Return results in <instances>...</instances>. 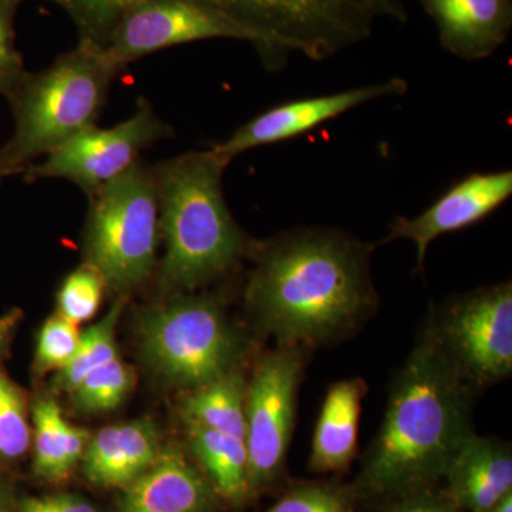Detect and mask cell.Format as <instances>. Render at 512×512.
<instances>
[{"label": "cell", "mask_w": 512, "mask_h": 512, "mask_svg": "<svg viewBox=\"0 0 512 512\" xmlns=\"http://www.w3.org/2000/svg\"><path fill=\"white\" fill-rule=\"evenodd\" d=\"M379 245L323 227L256 241L244 301L258 332L312 350L355 335L379 306L370 269Z\"/></svg>", "instance_id": "1"}, {"label": "cell", "mask_w": 512, "mask_h": 512, "mask_svg": "<svg viewBox=\"0 0 512 512\" xmlns=\"http://www.w3.org/2000/svg\"><path fill=\"white\" fill-rule=\"evenodd\" d=\"M474 396L476 390L424 323L390 384L386 412L363 458L355 493L382 500L439 483L474 431Z\"/></svg>", "instance_id": "2"}, {"label": "cell", "mask_w": 512, "mask_h": 512, "mask_svg": "<svg viewBox=\"0 0 512 512\" xmlns=\"http://www.w3.org/2000/svg\"><path fill=\"white\" fill-rule=\"evenodd\" d=\"M229 164L208 148L151 165L165 248L157 285L165 296L197 292L251 256L256 241L225 201L222 177Z\"/></svg>", "instance_id": "3"}, {"label": "cell", "mask_w": 512, "mask_h": 512, "mask_svg": "<svg viewBox=\"0 0 512 512\" xmlns=\"http://www.w3.org/2000/svg\"><path fill=\"white\" fill-rule=\"evenodd\" d=\"M120 73L103 47L82 39L46 69L26 72L6 96L13 133L0 147L2 173L22 174L37 158L97 124Z\"/></svg>", "instance_id": "4"}, {"label": "cell", "mask_w": 512, "mask_h": 512, "mask_svg": "<svg viewBox=\"0 0 512 512\" xmlns=\"http://www.w3.org/2000/svg\"><path fill=\"white\" fill-rule=\"evenodd\" d=\"M140 355L168 386L195 389L244 369L251 350L245 333L229 319L224 303L210 293H178L141 313Z\"/></svg>", "instance_id": "5"}, {"label": "cell", "mask_w": 512, "mask_h": 512, "mask_svg": "<svg viewBox=\"0 0 512 512\" xmlns=\"http://www.w3.org/2000/svg\"><path fill=\"white\" fill-rule=\"evenodd\" d=\"M87 198L83 262L100 272L107 289L126 296L157 266L160 212L151 165L138 160Z\"/></svg>", "instance_id": "6"}, {"label": "cell", "mask_w": 512, "mask_h": 512, "mask_svg": "<svg viewBox=\"0 0 512 512\" xmlns=\"http://www.w3.org/2000/svg\"><path fill=\"white\" fill-rule=\"evenodd\" d=\"M211 39L249 43L268 70L282 69L292 56L275 37L204 0L138 2L121 16L101 47L123 72L128 64L168 47Z\"/></svg>", "instance_id": "7"}, {"label": "cell", "mask_w": 512, "mask_h": 512, "mask_svg": "<svg viewBox=\"0 0 512 512\" xmlns=\"http://www.w3.org/2000/svg\"><path fill=\"white\" fill-rule=\"evenodd\" d=\"M426 322L444 355L476 393L511 376L510 281L453 296L431 308Z\"/></svg>", "instance_id": "8"}, {"label": "cell", "mask_w": 512, "mask_h": 512, "mask_svg": "<svg viewBox=\"0 0 512 512\" xmlns=\"http://www.w3.org/2000/svg\"><path fill=\"white\" fill-rule=\"evenodd\" d=\"M313 350L276 345L256 359L245 393V446L251 493L282 476L291 447L298 394Z\"/></svg>", "instance_id": "9"}, {"label": "cell", "mask_w": 512, "mask_h": 512, "mask_svg": "<svg viewBox=\"0 0 512 512\" xmlns=\"http://www.w3.org/2000/svg\"><path fill=\"white\" fill-rule=\"evenodd\" d=\"M174 133L151 101L138 97L136 109L128 119L107 128L97 124L86 128L39 163L28 165L22 173L23 180L69 181L90 197L133 167L144 150L174 137Z\"/></svg>", "instance_id": "10"}, {"label": "cell", "mask_w": 512, "mask_h": 512, "mask_svg": "<svg viewBox=\"0 0 512 512\" xmlns=\"http://www.w3.org/2000/svg\"><path fill=\"white\" fill-rule=\"evenodd\" d=\"M264 30L313 62L372 35L375 16L352 0H204Z\"/></svg>", "instance_id": "11"}, {"label": "cell", "mask_w": 512, "mask_h": 512, "mask_svg": "<svg viewBox=\"0 0 512 512\" xmlns=\"http://www.w3.org/2000/svg\"><path fill=\"white\" fill-rule=\"evenodd\" d=\"M407 89L409 84L406 80L393 77L386 82L367 84L345 92L278 104L242 124L231 136L211 148L231 163L239 154L302 136L326 121L336 119L370 101L403 96Z\"/></svg>", "instance_id": "12"}, {"label": "cell", "mask_w": 512, "mask_h": 512, "mask_svg": "<svg viewBox=\"0 0 512 512\" xmlns=\"http://www.w3.org/2000/svg\"><path fill=\"white\" fill-rule=\"evenodd\" d=\"M511 195L512 171L470 174L417 217H397L382 244L394 239L412 241L417 252V271L423 272L431 242L484 220Z\"/></svg>", "instance_id": "13"}, {"label": "cell", "mask_w": 512, "mask_h": 512, "mask_svg": "<svg viewBox=\"0 0 512 512\" xmlns=\"http://www.w3.org/2000/svg\"><path fill=\"white\" fill-rule=\"evenodd\" d=\"M220 500L183 451L167 447L153 466L124 488L119 512H215Z\"/></svg>", "instance_id": "14"}, {"label": "cell", "mask_w": 512, "mask_h": 512, "mask_svg": "<svg viewBox=\"0 0 512 512\" xmlns=\"http://www.w3.org/2000/svg\"><path fill=\"white\" fill-rule=\"evenodd\" d=\"M443 494L464 512H488L512 491L510 444L468 434L444 471Z\"/></svg>", "instance_id": "15"}, {"label": "cell", "mask_w": 512, "mask_h": 512, "mask_svg": "<svg viewBox=\"0 0 512 512\" xmlns=\"http://www.w3.org/2000/svg\"><path fill=\"white\" fill-rule=\"evenodd\" d=\"M436 23L441 46L464 60L493 55L512 28V0H419Z\"/></svg>", "instance_id": "16"}, {"label": "cell", "mask_w": 512, "mask_h": 512, "mask_svg": "<svg viewBox=\"0 0 512 512\" xmlns=\"http://www.w3.org/2000/svg\"><path fill=\"white\" fill-rule=\"evenodd\" d=\"M156 424L148 419L107 426L90 437L82 463L84 477L104 488H126L160 456Z\"/></svg>", "instance_id": "17"}, {"label": "cell", "mask_w": 512, "mask_h": 512, "mask_svg": "<svg viewBox=\"0 0 512 512\" xmlns=\"http://www.w3.org/2000/svg\"><path fill=\"white\" fill-rule=\"evenodd\" d=\"M367 389L362 377L339 380L329 387L313 431L309 456L313 473H345L356 460Z\"/></svg>", "instance_id": "18"}, {"label": "cell", "mask_w": 512, "mask_h": 512, "mask_svg": "<svg viewBox=\"0 0 512 512\" xmlns=\"http://www.w3.org/2000/svg\"><path fill=\"white\" fill-rule=\"evenodd\" d=\"M33 470L49 483H60L82 461L89 444V431L64 419L52 399L36 400L32 406Z\"/></svg>", "instance_id": "19"}, {"label": "cell", "mask_w": 512, "mask_h": 512, "mask_svg": "<svg viewBox=\"0 0 512 512\" xmlns=\"http://www.w3.org/2000/svg\"><path fill=\"white\" fill-rule=\"evenodd\" d=\"M184 426L188 448L221 500L245 503L252 494L245 441L194 423Z\"/></svg>", "instance_id": "20"}, {"label": "cell", "mask_w": 512, "mask_h": 512, "mask_svg": "<svg viewBox=\"0 0 512 512\" xmlns=\"http://www.w3.org/2000/svg\"><path fill=\"white\" fill-rule=\"evenodd\" d=\"M247 380L244 369H237L188 390L180 409L184 423L198 424L245 441Z\"/></svg>", "instance_id": "21"}, {"label": "cell", "mask_w": 512, "mask_h": 512, "mask_svg": "<svg viewBox=\"0 0 512 512\" xmlns=\"http://www.w3.org/2000/svg\"><path fill=\"white\" fill-rule=\"evenodd\" d=\"M126 303V296H120L103 319L82 332L72 360L53 377L52 387L56 392L72 393L84 377L119 356L116 329Z\"/></svg>", "instance_id": "22"}, {"label": "cell", "mask_w": 512, "mask_h": 512, "mask_svg": "<svg viewBox=\"0 0 512 512\" xmlns=\"http://www.w3.org/2000/svg\"><path fill=\"white\" fill-rule=\"evenodd\" d=\"M133 369L119 356L84 377L73 390V404L80 413L111 412L119 407L133 389Z\"/></svg>", "instance_id": "23"}, {"label": "cell", "mask_w": 512, "mask_h": 512, "mask_svg": "<svg viewBox=\"0 0 512 512\" xmlns=\"http://www.w3.org/2000/svg\"><path fill=\"white\" fill-rule=\"evenodd\" d=\"M30 421L25 390L0 369V463H15L28 453Z\"/></svg>", "instance_id": "24"}, {"label": "cell", "mask_w": 512, "mask_h": 512, "mask_svg": "<svg viewBox=\"0 0 512 512\" xmlns=\"http://www.w3.org/2000/svg\"><path fill=\"white\" fill-rule=\"evenodd\" d=\"M107 285L94 266L82 262L63 279L57 292V315L74 325L96 316Z\"/></svg>", "instance_id": "25"}, {"label": "cell", "mask_w": 512, "mask_h": 512, "mask_svg": "<svg viewBox=\"0 0 512 512\" xmlns=\"http://www.w3.org/2000/svg\"><path fill=\"white\" fill-rule=\"evenodd\" d=\"M70 16L80 39L103 46L128 9L143 0H50Z\"/></svg>", "instance_id": "26"}, {"label": "cell", "mask_w": 512, "mask_h": 512, "mask_svg": "<svg viewBox=\"0 0 512 512\" xmlns=\"http://www.w3.org/2000/svg\"><path fill=\"white\" fill-rule=\"evenodd\" d=\"M80 332L77 325L60 315L47 319L37 336L33 372L36 376L60 372L72 360L79 348Z\"/></svg>", "instance_id": "27"}, {"label": "cell", "mask_w": 512, "mask_h": 512, "mask_svg": "<svg viewBox=\"0 0 512 512\" xmlns=\"http://www.w3.org/2000/svg\"><path fill=\"white\" fill-rule=\"evenodd\" d=\"M264 512H356L352 494L336 485L301 483L293 485Z\"/></svg>", "instance_id": "28"}, {"label": "cell", "mask_w": 512, "mask_h": 512, "mask_svg": "<svg viewBox=\"0 0 512 512\" xmlns=\"http://www.w3.org/2000/svg\"><path fill=\"white\" fill-rule=\"evenodd\" d=\"M25 0H0V96H8L28 72L16 47L15 19Z\"/></svg>", "instance_id": "29"}, {"label": "cell", "mask_w": 512, "mask_h": 512, "mask_svg": "<svg viewBox=\"0 0 512 512\" xmlns=\"http://www.w3.org/2000/svg\"><path fill=\"white\" fill-rule=\"evenodd\" d=\"M379 512H464L434 487L382 498Z\"/></svg>", "instance_id": "30"}, {"label": "cell", "mask_w": 512, "mask_h": 512, "mask_svg": "<svg viewBox=\"0 0 512 512\" xmlns=\"http://www.w3.org/2000/svg\"><path fill=\"white\" fill-rule=\"evenodd\" d=\"M20 512H97L92 504L77 495L57 494L29 497L20 501Z\"/></svg>", "instance_id": "31"}, {"label": "cell", "mask_w": 512, "mask_h": 512, "mask_svg": "<svg viewBox=\"0 0 512 512\" xmlns=\"http://www.w3.org/2000/svg\"><path fill=\"white\" fill-rule=\"evenodd\" d=\"M352 2L369 10L375 18H389L400 23L407 20L403 0H352Z\"/></svg>", "instance_id": "32"}, {"label": "cell", "mask_w": 512, "mask_h": 512, "mask_svg": "<svg viewBox=\"0 0 512 512\" xmlns=\"http://www.w3.org/2000/svg\"><path fill=\"white\" fill-rule=\"evenodd\" d=\"M22 319L23 311L20 308L9 309L8 312L0 315V359L8 355Z\"/></svg>", "instance_id": "33"}, {"label": "cell", "mask_w": 512, "mask_h": 512, "mask_svg": "<svg viewBox=\"0 0 512 512\" xmlns=\"http://www.w3.org/2000/svg\"><path fill=\"white\" fill-rule=\"evenodd\" d=\"M488 512H512V491L505 494L501 500H498Z\"/></svg>", "instance_id": "34"}, {"label": "cell", "mask_w": 512, "mask_h": 512, "mask_svg": "<svg viewBox=\"0 0 512 512\" xmlns=\"http://www.w3.org/2000/svg\"><path fill=\"white\" fill-rule=\"evenodd\" d=\"M0 512H12L8 497L2 490H0Z\"/></svg>", "instance_id": "35"}, {"label": "cell", "mask_w": 512, "mask_h": 512, "mask_svg": "<svg viewBox=\"0 0 512 512\" xmlns=\"http://www.w3.org/2000/svg\"><path fill=\"white\" fill-rule=\"evenodd\" d=\"M5 178H8V177H6V175L2 173V170H0V184L3 183V180H5Z\"/></svg>", "instance_id": "36"}]
</instances>
